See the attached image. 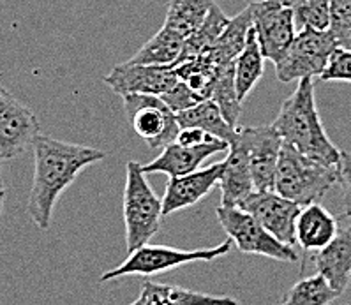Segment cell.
Masks as SVG:
<instances>
[{
  "mask_svg": "<svg viewBox=\"0 0 351 305\" xmlns=\"http://www.w3.org/2000/svg\"><path fill=\"white\" fill-rule=\"evenodd\" d=\"M319 80H323V82L351 83V50L337 48L328 58V64H326Z\"/></svg>",
  "mask_w": 351,
  "mask_h": 305,
  "instance_id": "30",
  "label": "cell"
},
{
  "mask_svg": "<svg viewBox=\"0 0 351 305\" xmlns=\"http://www.w3.org/2000/svg\"><path fill=\"white\" fill-rule=\"evenodd\" d=\"M219 187L221 205L224 206H240V203L256 191L247 154L237 140L230 143V154L223 161Z\"/></svg>",
  "mask_w": 351,
  "mask_h": 305,
  "instance_id": "16",
  "label": "cell"
},
{
  "mask_svg": "<svg viewBox=\"0 0 351 305\" xmlns=\"http://www.w3.org/2000/svg\"><path fill=\"white\" fill-rule=\"evenodd\" d=\"M39 134L36 113L0 85V159L11 161L25 154Z\"/></svg>",
  "mask_w": 351,
  "mask_h": 305,
  "instance_id": "10",
  "label": "cell"
},
{
  "mask_svg": "<svg viewBox=\"0 0 351 305\" xmlns=\"http://www.w3.org/2000/svg\"><path fill=\"white\" fill-rule=\"evenodd\" d=\"M337 219L319 203L302 206L295 226L297 243L304 251H322L337 236Z\"/></svg>",
  "mask_w": 351,
  "mask_h": 305,
  "instance_id": "17",
  "label": "cell"
},
{
  "mask_svg": "<svg viewBox=\"0 0 351 305\" xmlns=\"http://www.w3.org/2000/svg\"><path fill=\"white\" fill-rule=\"evenodd\" d=\"M143 164H125L124 224L128 254L143 247L159 233L162 223V198L159 199L145 177Z\"/></svg>",
  "mask_w": 351,
  "mask_h": 305,
  "instance_id": "4",
  "label": "cell"
},
{
  "mask_svg": "<svg viewBox=\"0 0 351 305\" xmlns=\"http://www.w3.org/2000/svg\"><path fill=\"white\" fill-rule=\"evenodd\" d=\"M328 284L339 293H344L351 280V224L339 231L337 236L313 258Z\"/></svg>",
  "mask_w": 351,
  "mask_h": 305,
  "instance_id": "18",
  "label": "cell"
},
{
  "mask_svg": "<svg viewBox=\"0 0 351 305\" xmlns=\"http://www.w3.org/2000/svg\"><path fill=\"white\" fill-rule=\"evenodd\" d=\"M263 51L258 42L256 30L252 27L247 34V41H245L244 50L237 57L235 60V85L239 99L244 103L245 97L256 87L258 82L263 76Z\"/></svg>",
  "mask_w": 351,
  "mask_h": 305,
  "instance_id": "23",
  "label": "cell"
},
{
  "mask_svg": "<svg viewBox=\"0 0 351 305\" xmlns=\"http://www.w3.org/2000/svg\"><path fill=\"white\" fill-rule=\"evenodd\" d=\"M330 21L328 30L334 36L337 48L351 50V0H328Z\"/></svg>",
  "mask_w": 351,
  "mask_h": 305,
  "instance_id": "29",
  "label": "cell"
},
{
  "mask_svg": "<svg viewBox=\"0 0 351 305\" xmlns=\"http://www.w3.org/2000/svg\"><path fill=\"white\" fill-rule=\"evenodd\" d=\"M232 245V240H226V242L219 243L215 247L186 251V249L168 247V245L145 243L143 247L131 252L124 263L103 273L101 282H110V280L120 279V277L125 276H156V273L168 272V270L182 267V265L195 263V261H214L217 258L230 254Z\"/></svg>",
  "mask_w": 351,
  "mask_h": 305,
  "instance_id": "5",
  "label": "cell"
},
{
  "mask_svg": "<svg viewBox=\"0 0 351 305\" xmlns=\"http://www.w3.org/2000/svg\"><path fill=\"white\" fill-rule=\"evenodd\" d=\"M339 184L343 187L344 210L348 217H351V154L346 150H343L339 162Z\"/></svg>",
  "mask_w": 351,
  "mask_h": 305,
  "instance_id": "32",
  "label": "cell"
},
{
  "mask_svg": "<svg viewBox=\"0 0 351 305\" xmlns=\"http://www.w3.org/2000/svg\"><path fill=\"white\" fill-rule=\"evenodd\" d=\"M235 140L242 145L251 166L256 191H274L277 162L285 141L272 125L237 129Z\"/></svg>",
  "mask_w": 351,
  "mask_h": 305,
  "instance_id": "11",
  "label": "cell"
},
{
  "mask_svg": "<svg viewBox=\"0 0 351 305\" xmlns=\"http://www.w3.org/2000/svg\"><path fill=\"white\" fill-rule=\"evenodd\" d=\"M221 175H223V161L196 169L189 175L169 178L162 196V215L189 208L207 198L212 189L219 186Z\"/></svg>",
  "mask_w": 351,
  "mask_h": 305,
  "instance_id": "14",
  "label": "cell"
},
{
  "mask_svg": "<svg viewBox=\"0 0 351 305\" xmlns=\"http://www.w3.org/2000/svg\"><path fill=\"white\" fill-rule=\"evenodd\" d=\"M140 305H240L239 300L228 295H208L182 286H169L145 280L141 286Z\"/></svg>",
  "mask_w": 351,
  "mask_h": 305,
  "instance_id": "19",
  "label": "cell"
},
{
  "mask_svg": "<svg viewBox=\"0 0 351 305\" xmlns=\"http://www.w3.org/2000/svg\"><path fill=\"white\" fill-rule=\"evenodd\" d=\"M103 82L120 97L131 94L162 95L177 85L178 76L171 66H141L128 60L113 67Z\"/></svg>",
  "mask_w": 351,
  "mask_h": 305,
  "instance_id": "13",
  "label": "cell"
},
{
  "mask_svg": "<svg viewBox=\"0 0 351 305\" xmlns=\"http://www.w3.org/2000/svg\"><path fill=\"white\" fill-rule=\"evenodd\" d=\"M214 140H217V138L210 136L208 132L202 131V129H196V127H182L177 136V143L187 145V147L208 143V141H214Z\"/></svg>",
  "mask_w": 351,
  "mask_h": 305,
  "instance_id": "33",
  "label": "cell"
},
{
  "mask_svg": "<svg viewBox=\"0 0 351 305\" xmlns=\"http://www.w3.org/2000/svg\"><path fill=\"white\" fill-rule=\"evenodd\" d=\"M186 39L175 30L162 25V29L141 46L129 62L141 66H171L175 67L184 51Z\"/></svg>",
  "mask_w": 351,
  "mask_h": 305,
  "instance_id": "20",
  "label": "cell"
},
{
  "mask_svg": "<svg viewBox=\"0 0 351 305\" xmlns=\"http://www.w3.org/2000/svg\"><path fill=\"white\" fill-rule=\"evenodd\" d=\"M215 215L223 230L226 231L228 239L235 243L240 252L265 256L270 260L286 261V263L298 261L297 251L291 245L277 240L270 231L265 230L256 217H252L240 206L219 205Z\"/></svg>",
  "mask_w": 351,
  "mask_h": 305,
  "instance_id": "6",
  "label": "cell"
},
{
  "mask_svg": "<svg viewBox=\"0 0 351 305\" xmlns=\"http://www.w3.org/2000/svg\"><path fill=\"white\" fill-rule=\"evenodd\" d=\"M214 4L215 0H169L165 27L187 39L203 25Z\"/></svg>",
  "mask_w": 351,
  "mask_h": 305,
  "instance_id": "24",
  "label": "cell"
},
{
  "mask_svg": "<svg viewBox=\"0 0 351 305\" xmlns=\"http://www.w3.org/2000/svg\"><path fill=\"white\" fill-rule=\"evenodd\" d=\"M272 127L286 145L326 166H339L341 154L328 138L316 108L314 78L298 80L297 88L282 103Z\"/></svg>",
  "mask_w": 351,
  "mask_h": 305,
  "instance_id": "2",
  "label": "cell"
},
{
  "mask_svg": "<svg viewBox=\"0 0 351 305\" xmlns=\"http://www.w3.org/2000/svg\"><path fill=\"white\" fill-rule=\"evenodd\" d=\"M252 29V13L251 8H245L244 11H240L235 18L230 20L224 32L221 34V38L214 42V46L208 48L212 57L215 58V62L221 67L233 64L237 60L242 50H244L245 41H247V34Z\"/></svg>",
  "mask_w": 351,
  "mask_h": 305,
  "instance_id": "22",
  "label": "cell"
},
{
  "mask_svg": "<svg viewBox=\"0 0 351 305\" xmlns=\"http://www.w3.org/2000/svg\"><path fill=\"white\" fill-rule=\"evenodd\" d=\"M335 184H339V166H326L282 145L274 182V191L282 198L307 206L319 203Z\"/></svg>",
  "mask_w": 351,
  "mask_h": 305,
  "instance_id": "3",
  "label": "cell"
},
{
  "mask_svg": "<svg viewBox=\"0 0 351 305\" xmlns=\"http://www.w3.org/2000/svg\"><path fill=\"white\" fill-rule=\"evenodd\" d=\"M161 99L165 101L175 113L189 110V108L196 106L198 103L205 101L202 99L195 90H191V88L187 87V83H184L182 80H178L177 85H173L168 92H165V94L161 95Z\"/></svg>",
  "mask_w": 351,
  "mask_h": 305,
  "instance_id": "31",
  "label": "cell"
},
{
  "mask_svg": "<svg viewBox=\"0 0 351 305\" xmlns=\"http://www.w3.org/2000/svg\"><path fill=\"white\" fill-rule=\"evenodd\" d=\"M335 50L337 42L330 30H300L285 57L274 64L277 80L291 83L302 78H319Z\"/></svg>",
  "mask_w": 351,
  "mask_h": 305,
  "instance_id": "8",
  "label": "cell"
},
{
  "mask_svg": "<svg viewBox=\"0 0 351 305\" xmlns=\"http://www.w3.org/2000/svg\"><path fill=\"white\" fill-rule=\"evenodd\" d=\"M232 18H228L224 14L223 9L217 4H214V8L210 9L207 20L203 21V25L196 30L193 36L186 39V45H184V51L178 58V64L186 62V60H191V58L198 57L199 53L207 51L210 46H214V42L221 38V34L224 32V29L228 27ZM175 66V67H177Z\"/></svg>",
  "mask_w": 351,
  "mask_h": 305,
  "instance_id": "25",
  "label": "cell"
},
{
  "mask_svg": "<svg viewBox=\"0 0 351 305\" xmlns=\"http://www.w3.org/2000/svg\"><path fill=\"white\" fill-rule=\"evenodd\" d=\"M34 178L29 194V212L34 224L48 230L60 194L75 184L83 169L103 161L106 154L87 145L69 143L39 134L32 145Z\"/></svg>",
  "mask_w": 351,
  "mask_h": 305,
  "instance_id": "1",
  "label": "cell"
},
{
  "mask_svg": "<svg viewBox=\"0 0 351 305\" xmlns=\"http://www.w3.org/2000/svg\"><path fill=\"white\" fill-rule=\"evenodd\" d=\"M129 305H140V304H138V300H134L132 304H129Z\"/></svg>",
  "mask_w": 351,
  "mask_h": 305,
  "instance_id": "36",
  "label": "cell"
},
{
  "mask_svg": "<svg viewBox=\"0 0 351 305\" xmlns=\"http://www.w3.org/2000/svg\"><path fill=\"white\" fill-rule=\"evenodd\" d=\"M210 99L219 106L221 113L232 127H239V119L242 113V101L239 99L235 85V62L228 64L219 71L215 80Z\"/></svg>",
  "mask_w": 351,
  "mask_h": 305,
  "instance_id": "27",
  "label": "cell"
},
{
  "mask_svg": "<svg viewBox=\"0 0 351 305\" xmlns=\"http://www.w3.org/2000/svg\"><path fill=\"white\" fill-rule=\"evenodd\" d=\"M249 8L263 57L277 64L297 38L293 13L281 0H254Z\"/></svg>",
  "mask_w": 351,
  "mask_h": 305,
  "instance_id": "9",
  "label": "cell"
},
{
  "mask_svg": "<svg viewBox=\"0 0 351 305\" xmlns=\"http://www.w3.org/2000/svg\"><path fill=\"white\" fill-rule=\"evenodd\" d=\"M129 125L149 149H165L177 141L180 125L177 113L161 99V95L131 94L122 97Z\"/></svg>",
  "mask_w": 351,
  "mask_h": 305,
  "instance_id": "7",
  "label": "cell"
},
{
  "mask_svg": "<svg viewBox=\"0 0 351 305\" xmlns=\"http://www.w3.org/2000/svg\"><path fill=\"white\" fill-rule=\"evenodd\" d=\"M0 191H4V184L2 182H0Z\"/></svg>",
  "mask_w": 351,
  "mask_h": 305,
  "instance_id": "35",
  "label": "cell"
},
{
  "mask_svg": "<svg viewBox=\"0 0 351 305\" xmlns=\"http://www.w3.org/2000/svg\"><path fill=\"white\" fill-rule=\"evenodd\" d=\"M240 208L256 217L265 230L270 231L277 240L293 247L297 243L295 226L302 206L282 198L276 191H254L240 203Z\"/></svg>",
  "mask_w": 351,
  "mask_h": 305,
  "instance_id": "12",
  "label": "cell"
},
{
  "mask_svg": "<svg viewBox=\"0 0 351 305\" xmlns=\"http://www.w3.org/2000/svg\"><path fill=\"white\" fill-rule=\"evenodd\" d=\"M291 9L297 30H328L330 2L328 0H281Z\"/></svg>",
  "mask_w": 351,
  "mask_h": 305,
  "instance_id": "28",
  "label": "cell"
},
{
  "mask_svg": "<svg viewBox=\"0 0 351 305\" xmlns=\"http://www.w3.org/2000/svg\"><path fill=\"white\" fill-rule=\"evenodd\" d=\"M230 149V145L223 140H214L208 143L202 145H180L177 141L169 143L168 147L162 149V152L152 159L149 164H143V171L149 173H165L169 178L182 177V175H189L196 169H199L203 161H207L208 157L214 154L226 152Z\"/></svg>",
  "mask_w": 351,
  "mask_h": 305,
  "instance_id": "15",
  "label": "cell"
},
{
  "mask_svg": "<svg viewBox=\"0 0 351 305\" xmlns=\"http://www.w3.org/2000/svg\"><path fill=\"white\" fill-rule=\"evenodd\" d=\"M177 120L180 129H202V131L208 132L210 136L226 141L228 145L235 140L237 129H239L232 127V125L228 124V120L223 117L219 106L212 99H205L196 104V106L189 108V110H184V112L177 113Z\"/></svg>",
  "mask_w": 351,
  "mask_h": 305,
  "instance_id": "21",
  "label": "cell"
},
{
  "mask_svg": "<svg viewBox=\"0 0 351 305\" xmlns=\"http://www.w3.org/2000/svg\"><path fill=\"white\" fill-rule=\"evenodd\" d=\"M4 198H5V189L0 191V215H2V210H4Z\"/></svg>",
  "mask_w": 351,
  "mask_h": 305,
  "instance_id": "34",
  "label": "cell"
},
{
  "mask_svg": "<svg viewBox=\"0 0 351 305\" xmlns=\"http://www.w3.org/2000/svg\"><path fill=\"white\" fill-rule=\"evenodd\" d=\"M341 295L343 293L332 288L322 273H316L295 282L285 295L281 305H328Z\"/></svg>",
  "mask_w": 351,
  "mask_h": 305,
  "instance_id": "26",
  "label": "cell"
}]
</instances>
